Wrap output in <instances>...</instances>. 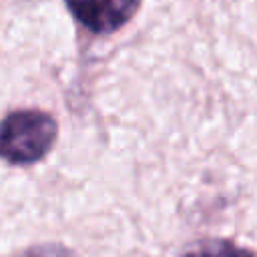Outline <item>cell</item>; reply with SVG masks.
Instances as JSON below:
<instances>
[{
    "instance_id": "obj_1",
    "label": "cell",
    "mask_w": 257,
    "mask_h": 257,
    "mask_svg": "<svg viewBox=\"0 0 257 257\" xmlns=\"http://www.w3.org/2000/svg\"><path fill=\"white\" fill-rule=\"evenodd\" d=\"M56 139V122L38 110L12 112L0 122V157L10 163H32L48 153Z\"/></svg>"
},
{
    "instance_id": "obj_2",
    "label": "cell",
    "mask_w": 257,
    "mask_h": 257,
    "mask_svg": "<svg viewBox=\"0 0 257 257\" xmlns=\"http://www.w3.org/2000/svg\"><path fill=\"white\" fill-rule=\"evenodd\" d=\"M70 12L92 32H112L135 12L139 0H66Z\"/></svg>"
},
{
    "instance_id": "obj_3",
    "label": "cell",
    "mask_w": 257,
    "mask_h": 257,
    "mask_svg": "<svg viewBox=\"0 0 257 257\" xmlns=\"http://www.w3.org/2000/svg\"><path fill=\"white\" fill-rule=\"evenodd\" d=\"M181 257H251L245 249L227 241H205L183 253Z\"/></svg>"
}]
</instances>
